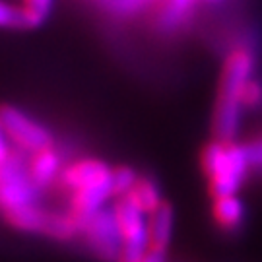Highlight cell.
Returning a JSON list of instances; mask_svg holds the SVG:
<instances>
[{"mask_svg":"<svg viewBox=\"0 0 262 262\" xmlns=\"http://www.w3.org/2000/svg\"><path fill=\"white\" fill-rule=\"evenodd\" d=\"M136 181H138V175L128 165H119L113 169V194L115 198L126 196L132 190V187L136 185Z\"/></svg>","mask_w":262,"mask_h":262,"instance_id":"obj_17","label":"cell"},{"mask_svg":"<svg viewBox=\"0 0 262 262\" xmlns=\"http://www.w3.org/2000/svg\"><path fill=\"white\" fill-rule=\"evenodd\" d=\"M243 109L245 111H256L262 109V80L254 76L247 84L243 92Z\"/></svg>","mask_w":262,"mask_h":262,"instance_id":"obj_19","label":"cell"},{"mask_svg":"<svg viewBox=\"0 0 262 262\" xmlns=\"http://www.w3.org/2000/svg\"><path fill=\"white\" fill-rule=\"evenodd\" d=\"M247 150H249V158H251L253 167H262V138L253 142V144H247Z\"/></svg>","mask_w":262,"mask_h":262,"instance_id":"obj_21","label":"cell"},{"mask_svg":"<svg viewBox=\"0 0 262 262\" xmlns=\"http://www.w3.org/2000/svg\"><path fill=\"white\" fill-rule=\"evenodd\" d=\"M85 247L103 262H121L122 233L113 208H101L80 222Z\"/></svg>","mask_w":262,"mask_h":262,"instance_id":"obj_4","label":"cell"},{"mask_svg":"<svg viewBox=\"0 0 262 262\" xmlns=\"http://www.w3.org/2000/svg\"><path fill=\"white\" fill-rule=\"evenodd\" d=\"M12 154H14V146H12L8 134L2 126V121H0V165H4Z\"/></svg>","mask_w":262,"mask_h":262,"instance_id":"obj_20","label":"cell"},{"mask_svg":"<svg viewBox=\"0 0 262 262\" xmlns=\"http://www.w3.org/2000/svg\"><path fill=\"white\" fill-rule=\"evenodd\" d=\"M126 198L148 215H150L151 212H156V210L161 206V202H163L158 183L151 177H138L136 185H134L130 192L126 194Z\"/></svg>","mask_w":262,"mask_h":262,"instance_id":"obj_14","label":"cell"},{"mask_svg":"<svg viewBox=\"0 0 262 262\" xmlns=\"http://www.w3.org/2000/svg\"><path fill=\"white\" fill-rule=\"evenodd\" d=\"M6 222H8L14 229L18 231H26V233H43L45 225H47L49 210L41 206V204H29V206H21L16 210H10L4 214Z\"/></svg>","mask_w":262,"mask_h":262,"instance_id":"obj_12","label":"cell"},{"mask_svg":"<svg viewBox=\"0 0 262 262\" xmlns=\"http://www.w3.org/2000/svg\"><path fill=\"white\" fill-rule=\"evenodd\" d=\"M0 29H24L21 6H14L8 0H0Z\"/></svg>","mask_w":262,"mask_h":262,"instance_id":"obj_18","label":"cell"},{"mask_svg":"<svg viewBox=\"0 0 262 262\" xmlns=\"http://www.w3.org/2000/svg\"><path fill=\"white\" fill-rule=\"evenodd\" d=\"M0 121L8 134L12 146L19 151L33 154L55 144L53 134L43 122L35 121L31 115L14 107V105H0Z\"/></svg>","mask_w":262,"mask_h":262,"instance_id":"obj_6","label":"cell"},{"mask_svg":"<svg viewBox=\"0 0 262 262\" xmlns=\"http://www.w3.org/2000/svg\"><path fill=\"white\" fill-rule=\"evenodd\" d=\"M142 262H165V253H158V251H150L146 254V258Z\"/></svg>","mask_w":262,"mask_h":262,"instance_id":"obj_22","label":"cell"},{"mask_svg":"<svg viewBox=\"0 0 262 262\" xmlns=\"http://www.w3.org/2000/svg\"><path fill=\"white\" fill-rule=\"evenodd\" d=\"M122 233L121 262H142L150 253V225L140 208L126 196L117 198L113 204Z\"/></svg>","mask_w":262,"mask_h":262,"instance_id":"obj_5","label":"cell"},{"mask_svg":"<svg viewBox=\"0 0 262 262\" xmlns=\"http://www.w3.org/2000/svg\"><path fill=\"white\" fill-rule=\"evenodd\" d=\"M212 215L217 227L225 233H237L245 224V204L243 200L233 194V196L214 198Z\"/></svg>","mask_w":262,"mask_h":262,"instance_id":"obj_11","label":"cell"},{"mask_svg":"<svg viewBox=\"0 0 262 262\" xmlns=\"http://www.w3.org/2000/svg\"><path fill=\"white\" fill-rule=\"evenodd\" d=\"M55 0H21L24 29H37L47 21Z\"/></svg>","mask_w":262,"mask_h":262,"instance_id":"obj_15","label":"cell"},{"mask_svg":"<svg viewBox=\"0 0 262 262\" xmlns=\"http://www.w3.org/2000/svg\"><path fill=\"white\" fill-rule=\"evenodd\" d=\"M173 222H175V212L169 202H161V206L151 212L148 225H150V251L158 253H167L171 239H173Z\"/></svg>","mask_w":262,"mask_h":262,"instance_id":"obj_10","label":"cell"},{"mask_svg":"<svg viewBox=\"0 0 262 262\" xmlns=\"http://www.w3.org/2000/svg\"><path fill=\"white\" fill-rule=\"evenodd\" d=\"M64 165H66V156L55 144H51L47 148L33 151V154L28 156L29 175H31L35 187L41 192H45L55 183H58V177H60Z\"/></svg>","mask_w":262,"mask_h":262,"instance_id":"obj_8","label":"cell"},{"mask_svg":"<svg viewBox=\"0 0 262 262\" xmlns=\"http://www.w3.org/2000/svg\"><path fill=\"white\" fill-rule=\"evenodd\" d=\"M198 0H158L156 28L165 33H173L185 28L196 10Z\"/></svg>","mask_w":262,"mask_h":262,"instance_id":"obj_9","label":"cell"},{"mask_svg":"<svg viewBox=\"0 0 262 262\" xmlns=\"http://www.w3.org/2000/svg\"><path fill=\"white\" fill-rule=\"evenodd\" d=\"M206 2H220V0H206Z\"/></svg>","mask_w":262,"mask_h":262,"instance_id":"obj_23","label":"cell"},{"mask_svg":"<svg viewBox=\"0 0 262 262\" xmlns=\"http://www.w3.org/2000/svg\"><path fill=\"white\" fill-rule=\"evenodd\" d=\"M28 156L26 151L14 148L10 159L0 165V210L6 214L29 204H37L41 190L35 187L33 179L29 175Z\"/></svg>","mask_w":262,"mask_h":262,"instance_id":"obj_3","label":"cell"},{"mask_svg":"<svg viewBox=\"0 0 262 262\" xmlns=\"http://www.w3.org/2000/svg\"><path fill=\"white\" fill-rule=\"evenodd\" d=\"M202 171L208 177L212 198L233 196L253 167L247 146L237 142L212 140L200 156Z\"/></svg>","mask_w":262,"mask_h":262,"instance_id":"obj_2","label":"cell"},{"mask_svg":"<svg viewBox=\"0 0 262 262\" xmlns=\"http://www.w3.org/2000/svg\"><path fill=\"white\" fill-rule=\"evenodd\" d=\"M111 175L113 169L101 159L80 158L64 165L60 177H58V187L68 190V194H70L78 188L94 185L97 181H103V179L111 177Z\"/></svg>","mask_w":262,"mask_h":262,"instance_id":"obj_7","label":"cell"},{"mask_svg":"<svg viewBox=\"0 0 262 262\" xmlns=\"http://www.w3.org/2000/svg\"><path fill=\"white\" fill-rule=\"evenodd\" d=\"M43 235H47L55 241H60V243H68L82 235V225H80V220L70 210L68 212H49Z\"/></svg>","mask_w":262,"mask_h":262,"instance_id":"obj_13","label":"cell"},{"mask_svg":"<svg viewBox=\"0 0 262 262\" xmlns=\"http://www.w3.org/2000/svg\"><path fill=\"white\" fill-rule=\"evenodd\" d=\"M154 2H158V0H99L101 8L113 16H117V18L136 16Z\"/></svg>","mask_w":262,"mask_h":262,"instance_id":"obj_16","label":"cell"},{"mask_svg":"<svg viewBox=\"0 0 262 262\" xmlns=\"http://www.w3.org/2000/svg\"><path fill=\"white\" fill-rule=\"evenodd\" d=\"M256 58L249 45H237L224 58L215 99L212 132L214 140L235 142L243 117V92L254 78Z\"/></svg>","mask_w":262,"mask_h":262,"instance_id":"obj_1","label":"cell"}]
</instances>
